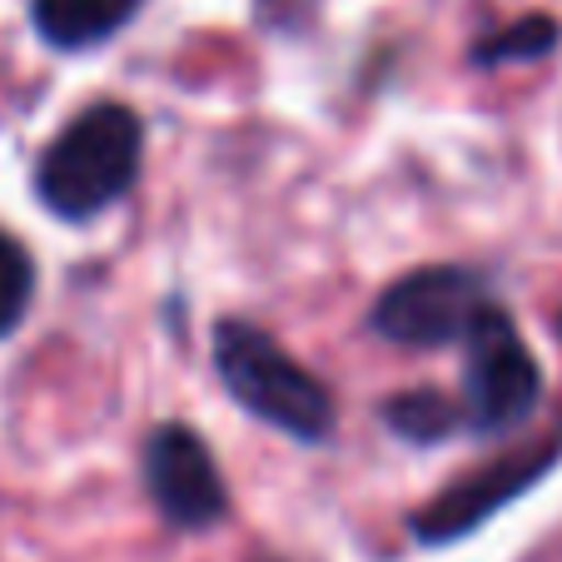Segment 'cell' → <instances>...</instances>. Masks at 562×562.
<instances>
[{
	"label": "cell",
	"instance_id": "52a82bcc",
	"mask_svg": "<svg viewBox=\"0 0 562 562\" xmlns=\"http://www.w3.org/2000/svg\"><path fill=\"white\" fill-rule=\"evenodd\" d=\"M139 0H35V25L50 45H95L135 15Z\"/></svg>",
	"mask_w": 562,
	"mask_h": 562
},
{
	"label": "cell",
	"instance_id": "30bf717a",
	"mask_svg": "<svg viewBox=\"0 0 562 562\" xmlns=\"http://www.w3.org/2000/svg\"><path fill=\"white\" fill-rule=\"evenodd\" d=\"M552 41H558V25H552L548 15H528V21L508 25L503 35H493V41L477 45V60H518V55H542V50H552Z\"/></svg>",
	"mask_w": 562,
	"mask_h": 562
},
{
	"label": "cell",
	"instance_id": "9c48e42d",
	"mask_svg": "<svg viewBox=\"0 0 562 562\" xmlns=\"http://www.w3.org/2000/svg\"><path fill=\"white\" fill-rule=\"evenodd\" d=\"M35 294V265L11 234H0V334H11L25 318Z\"/></svg>",
	"mask_w": 562,
	"mask_h": 562
},
{
	"label": "cell",
	"instance_id": "3957f363",
	"mask_svg": "<svg viewBox=\"0 0 562 562\" xmlns=\"http://www.w3.org/2000/svg\"><path fill=\"white\" fill-rule=\"evenodd\" d=\"M463 339V424H473L477 434H508L538 404V363L498 308H483Z\"/></svg>",
	"mask_w": 562,
	"mask_h": 562
},
{
	"label": "cell",
	"instance_id": "7a4b0ae2",
	"mask_svg": "<svg viewBox=\"0 0 562 562\" xmlns=\"http://www.w3.org/2000/svg\"><path fill=\"white\" fill-rule=\"evenodd\" d=\"M214 363H220V379L234 393V404L249 408L259 424L284 428L304 443L334 428L329 389L245 318H224L214 329Z\"/></svg>",
	"mask_w": 562,
	"mask_h": 562
},
{
	"label": "cell",
	"instance_id": "ba28073f",
	"mask_svg": "<svg viewBox=\"0 0 562 562\" xmlns=\"http://www.w3.org/2000/svg\"><path fill=\"white\" fill-rule=\"evenodd\" d=\"M383 418L404 438H418V443H434V438L453 434V428L463 424V414L448 404L443 393H398V398L383 408Z\"/></svg>",
	"mask_w": 562,
	"mask_h": 562
},
{
	"label": "cell",
	"instance_id": "8992f818",
	"mask_svg": "<svg viewBox=\"0 0 562 562\" xmlns=\"http://www.w3.org/2000/svg\"><path fill=\"white\" fill-rule=\"evenodd\" d=\"M562 453V438L552 434L548 443L538 448H518V453L498 458V463H488L483 473H468L458 488H448L443 498H434L424 513H418V538L424 542H448V538H463L468 528H477L483 518H493V513L503 508V503H513L522 488H532L538 483V473H548V463Z\"/></svg>",
	"mask_w": 562,
	"mask_h": 562
},
{
	"label": "cell",
	"instance_id": "6da1fadb",
	"mask_svg": "<svg viewBox=\"0 0 562 562\" xmlns=\"http://www.w3.org/2000/svg\"><path fill=\"white\" fill-rule=\"evenodd\" d=\"M139 145H145L139 120L125 105H90L41 155L35 190L65 220H90L135 184Z\"/></svg>",
	"mask_w": 562,
	"mask_h": 562
},
{
	"label": "cell",
	"instance_id": "277c9868",
	"mask_svg": "<svg viewBox=\"0 0 562 562\" xmlns=\"http://www.w3.org/2000/svg\"><path fill=\"white\" fill-rule=\"evenodd\" d=\"M483 289L463 269H418V274L398 279L373 308V329L393 344H453L473 329V318L483 314Z\"/></svg>",
	"mask_w": 562,
	"mask_h": 562
},
{
	"label": "cell",
	"instance_id": "5b68a950",
	"mask_svg": "<svg viewBox=\"0 0 562 562\" xmlns=\"http://www.w3.org/2000/svg\"><path fill=\"white\" fill-rule=\"evenodd\" d=\"M145 483L155 493L159 513L180 522V528H204L224 513V477L214 468L204 438L184 424H165L149 434Z\"/></svg>",
	"mask_w": 562,
	"mask_h": 562
}]
</instances>
